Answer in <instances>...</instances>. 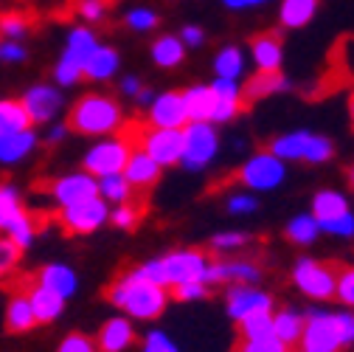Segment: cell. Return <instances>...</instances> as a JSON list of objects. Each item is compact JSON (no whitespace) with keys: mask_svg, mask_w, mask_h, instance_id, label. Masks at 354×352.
Instances as JSON below:
<instances>
[{"mask_svg":"<svg viewBox=\"0 0 354 352\" xmlns=\"http://www.w3.org/2000/svg\"><path fill=\"white\" fill-rule=\"evenodd\" d=\"M107 299L118 307V310H124L127 316L149 322V319H158L166 310L169 288L144 279L136 268H132V271H124V274L115 276V282L107 288Z\"/></svg>","mask_w":354,"mask_h":352,"instance_id":"obj_1","label":"cell"},{"mask_svg":"<svg viewBox=\"0 0 354 352\" xmlns=\"http://www.w3.org/2000/svg\"><path fill=\"white\" fill-rule=\"evenodd\" d=\"M354 344V310H315L304 322L298 352H343Z\"/></svg>","mask_w":354,"mask_h":352,"instance_id":"obj_2","label":"cell"},{"mask_svg":"<svg viewBox=\"0 0 354 352\" xmlns=\"http://www.w3.org/2000/svg\"><path fill=\"white\" fill-rule=\"evenodd\" d=\"M124 124L121 105L107 94H84L68 110L65 127L79 136H110Z\"/></svg>","mask_w":354,"mask_h":352,"instance_id":"obj_3","label":"cell"},{"mask_svg":"<svg viewBox=\"0 0 354 352\" xmlns=\"http://www.w3.org/2000/svg\"><path fill=\"white\" fill-rule=\"evenodd\" d=\"M281 181H284V161L276 158L270 150H259L236 172L223 178V184H242L245 189H253V192L279 189Z\"/></svg>","mask_w":354,"mask_h":352,"instance_id":"obj_4","label":"cell"},{"mask_svg":"<svg viewBox=\"0 0 354 352\" xmlns=\"http://www.w3.org/2000/svg\"><path fill=\"white\" fill-rule=\"evenodd\" d=\"M268 150L281 161H306V164H326L335 155V144L326 136L306 133V130L276 136L268 144Z\"/></svg>","mask_w":354,"mask_h":352,"instance_id":"obj_5","label":"cell"},{"mask_svg":"<svg viewBox=\"0 0 354 352\" xmlns=\"http://www.w3.org/2000/svg\"><path fill=\"white\" fill-rule=\"evenodd\" d=\"M292 282L295 288L315 299V301H326V299H335V290H337V274L329 262H321L315 256H301L295 265H292Z\"/></svg>","mask_w":354,"mask_h":352,"instance_id":"obj_6","label":"cell"},{"mask_svg":"<svg viewBox=\"0 0 354 352\" xmlns=\"http://www.w3.org/2000/svg\"><path fill=\"white\" fill-rule=\"evenodd\" d=\"M107 217H110V211H107V200L102 195L91 197V200H82V203H73V206H62L54 214V220L62 226V231L71 234V237L93 234L96 229L104 226Z\"/></svg>","mask_w":354,"mask_h":352,"instance_id":"obj_7","label":"cell"},{"mask_svg":"<svg viewBox=\"0 0 354 352\" xmlns=\"http://www.w3.org/2000/svg\"><path fill=\"white\" fill-rule=\"evenodd\" d=\"M96 49V34L91 28H73L68 37V46L54 68V79L59 85H76L82 79V68L87 62V57Z\"/></svg>","mask_w":354,"mask_h":352,"instance_id":"obj_8","label":"cell"},{"mask_svg":"<svg viewBox=\"0 0 354 352\" xmlns=\"http://www.w3.org/2000/svg\"><path fill=\"white\" fill-rule=\"evenodd\" d=\"M132 150H136V147L129 144V139H124L121 133H115V139L96 144L91 152L84 155L82 169H84V172H91L93 178L121 175V172H124V166H127V161H129V155H132Z\"/></svg>","mask_w":354,"mask_h":352,"instance_id":"obj_9","label":"cell"},{"mask_svg":"<svg viewBox=\"0 0 354 352\" xmlns=\"http://www.w3.org/2000/svg\"><path fill=\"white\" fill-rule=\"evenodd\" d=\"M34 189L51 195L54 203L62 209V206H73V203H82V200L99 197V178H93L91 172L82 169V172H73V175H62V178L46 181V184H37Z\"/></svg>","mask_w":354,"mask_h":352,"instance_id":"obj_10","label":"cell"},{"mask_svg":"<svg viewBox=\"0 0 354 352\" xmlns=\"http://www.w3.org/2000/svg\"><path fill=\"white\" fill-rule=\"evenodd\" d=\"M160 262H163V274H166V288H174V285H186V282H205L211 256L200 248H183V251L166 254Z\"/></svg>","mask_w":354,"mask_h":352,"instance_id":"obj_11","label":"cell"},{"mask_svg":"<svg viewBox=\"0 0 354 352\" xmlns=\"http://www.w3.org/2000/svg\"><path fill=\"white\" fill-rule=\"evenodd\" d=\"M219 139L211 121H189L183 127V166L186 169H203L216 155Z\"/></svg>","mask_w":354,"mask_h":352,"instance_id":"obj_12","label":"cell"},{"mask_svg":"<svg viewBox=\"0 0 354 352\" xmlns=\"http://www.w3.org/2000/svg\"><path fill=\"white\" fill-rule=\"evenodd\" d=\"M138 150H144L160 166H174L183 161V130H166V127H144Z\"/></svg>","mask_w":354,"mask_h":352,"instance_id":"obj_13","label":"cell"},{"mask_svg":"<svg viewBox=\"0 0 354 352\" xmlns=\"http://www.w3.org/2000/svg\"><path fill=\"white\" fill-rule=\"evenodd\" d=\"M225 307H228V316L239 324L256 313H273V296L259 290L256 285H231L228 296H225Z\"/></svg>","mask_w":354,"mask_h":352,"instance_id":"obj_14","label":"cell"},{"mask_svg":"<svg viewBox=\"0 0 354 352\" xmlns=\"http://www.w3.org/2000/svg\"><path fill=\"white\" fill-rule=\"evenodd\" d=\"M261 268L253 259H211L205 271V285H259Z\"/></svg>","mask_w":354,"mask_h":352,"instance_id":"obj_15","label":"cell"},{"mask_svg":"<svg viewBox=\"0 0 354 352\" xmlns=\"http://www.w3.org/2000/svg\"><path fill=\"white\" fill-rule=\"evenodd\" d=\"M149 127H166V130H183L189 124V113L183 105V94L180 91H166L158 99H152L149 105V116H147Z\"/></svg>","mask_w":354,"mask_h":352,"instance_id":"obj_16","label":"cell"},{"mask_svg":"<svg viewBox=\"0 0 354 352\" xmlns=\"http://www.w3.org/2000/svg\"><path fill=\"white\" fill-rule=\"evenodd\" d=\"M214 94V113H211V124H225L231 118L239 116V110L245 107L242 99V87L236 85V79H219L211 85Z\"/></svg>","mask_w":354,"mask_h":352,"instance_id":"obj_17","label":"cell"},{"mask_svg":"<svg viewBox=\"0 0 354 352\" xmlns=\"http://www.w3.org/2000/svg\"><path fill=\"white\" fill-rule=\"evenodd\" d=\"M23 102H26V110H28L34 124H46V121H51L59 113L62 94L57 91V87H51V85H34L31 91L23 96Z\"/></svg>","mask_w":354,"mask_h":352,"instance_id":"obj_18","label":"cell"},{"mask_svg":"<svg viewBox=\"0 0 354 352\" xmlns=\"http://www.w3.org/2000/svg\"><path fill=\"white\" fill-rule=\"evenodd\" d=\"M160 172H163V166L158 161H152L144 150H132V155H129V161H127V166H124L121 175L138 192H149L160 181Z\"/></svg>","mask_w":354,"mask_h":352,"instance_id":"obj_19","label":"cell"},{"mask_svg":"<svg viewBox=\"0 0 354 352\" xmlns=\"http://www.w3.org/2000/svg\"><path fill=\"white\" fill-rule=\"evenodd\" d=\"M250 54L259 71H281L284 49H281V37L279 31H261L250 39Z\"/></svg>","mask_w":354,"mask_h":352,"instance_id":"obj_20","label":"cell"},{"mask_svg":"<svg viewBox=\"0 0 354 352\" xmlns=\"http://www.w3.org/2000/svg\"><path fill=\"white\" fill-rule=\"evenodd\" d=\"M31 307H34V316L39 324H51L62 316V307H65V299L54 290H48L46 285H39L37 279L28 282V290H26Z\"/></svg>","mask_w":354,"mask_h":352,"instance_id":"obj_21","label":"cell"},{"mask_svg":"<svg viewBox=\"0 0 354 352\" xmlns=\"http://www.w3.org/2000/svg\"><path fill=\"white\" fill-rule=\"evenodd\" d=\"M136 341V330H132V322L129 319H110L102 324L99 335H96V346L99 352H124L127 346H132Z\"/></svg>","mask_w":354,"mask_h":352,"instance_id":"obj_22","label":"cell"},{"mask_svg":"<svg viewBox=\"0 0 354 352\" xmlns=\"http://www.w3.org/2000/svg\"><path fill=\"white\" fill-rule=\"evenodd\" d=\"M287 91V79L281 76V71H256L248 85L242 87V99L248 102H259V99H268L273 94Z\"/></svg>","mask_w":354,"mask_h":352,"instance_id":"obj_23","label":"cell"},{"mask_svg":"<svg viewBox=\"0 0 354 352\" xmlns=\"http://www.w3.org/2000/svg\"><path fill=\"white\" fill-rule=\"evenodd\" d=\"M34 279H37L39 285H46L48 290L59 293L62 299H71V296L76 293V285H79L73 268L59 265V262H54V265H46V268H39V274H37Z\"/></svg>","mask_w":354,"mask_h":352,"instance_id":"obj_24","label":"cell"},{"mask_svg":"<svg viewBox=\"0 0 354 352\" xmlns=\"http://www.w3.org/2000/svg\"><path fill=\"white\" fill-rule=\"evenodd\" d=\"M304 322L306 316L292 310V307H281L273 313V335L284 344V346H298L301 333H304Z\"/></svg>","mask_w":354,"mask_h":352,"instance_id":"obj_25","label":"cell"},{"mask_svg":"<svg viewBox=\"0 0 354 352\" xmlns=\"http://www.w3.org/2000/svg\"><path fill=\"white\" fill-rule=\"evenodd\" d=\"M37 316H34V307L28 301L26 293H15L6 304V330L9 333H31L37 327Z\"/></svg>","mask_w":354,"mask_h":352,"instance_id":"obj_26","label":"cell"},{"mask_svg":"<svg viewBox=\"0 0 354 352\" xmlns=\"http://www.w3.org/2000/svg\"><path fill=\"white\" fill-rule=\"evenodd\" d=\"M31 116L23 99H0V136H12L31 130Z\"/></svg>","mask_w":354,"mask_h":352,"instance_id":"obj_27","label":"cell"},{"mask_svg":"<svg viewBox=\"0 0 354 352\" xmlns=\"http://www.w3.org/2000/svg\"><path fill=\"white\" fill-rule=\"evenodd\" d=\"M115 68H118V51L110 49V46H96L93 54L87 57L84 68H82V76L102 82V79H110L115 73Z\"/></svg>","mask_w":354,"mask_h":352,"instance_id":"obj_28","label":"cell"},{"mask_svg":"<svg viewBox=\"0 0 354 352\" xmlns=\"http://www.w3.org/2000/svg\"><path fill=\"white\" fill-rule=\"evenodd\" d=\"M318 6H321V0H281L279 20L284 28H304L315 17Z\"/></svg>","mask_w":354,"mask_h":352,"instance_id":"obj_29","label":"cell"},{"mask_svg":"<svg viewBox=\"0 0 354 352\" xmlns=\"http://www.w3.org/2000/svg\"><path fill=\"white\" fill-rule=\"evenodd\" d=\"M183 105H186L189 121H211V113H214L211 85H194L189 91H183Z\"/></svg>","mask_w":354,"mask_h":352,"instance_id":"obj_30","label":"cell"},{"mask_svg":"<svg viewBox=\"0 0 354 352\" xmlns=\"http://www.w3.org/2000/svg\"><path fill=\"white\" fill-rule=\"evenodd\" d=\"M99 195L107 200V203H132L138 197H147V192H138L132 186L124 175H107V178H99Z\"/></svg>","mask_w":354,"mask_h":352,"instance_id":"obj_31","label":"cell"},{"mask_svg":"<svg viewBox=\"0 0 354 352\" xmlns=\"http://www.w3.org/2000/svg\"><path fill=\"white\" fill-rule=\"evenodd\" d=\"M351 211L348 209V200L346 195L335 192V189H321L315 197H313V217L318 220V223H326V220H335L340 214Z\"/></svg>","mask_w":354,"mask_h":352,"instance_id":"obj_32","label":"cell"},{"mask_svg":"<svg viewBox=\"0 0 354 352\" xmlns=\"http://www.w3.org/2000/svg\"><path fill=\"white\" fill-rule=\"evenodd\" d=\"M152 60L160 65V68H174L186 60V46L180 37H171V34H163L152 42Z\"/></svg>","mask_w":354,"mask_h":352,"instance_id":"obj_33","label":"cell"},{"mask_svg":"<svg viewBox=\"0 0 354 352\" xmlns=\"http://www.w3.org/2000/svg\"><path fill=\"white\" fill-rule=\"evenodd\" d=\"M34 147H37L34 130H23V133H12V136H0V161L15 164V161L26 158Z\"/></svg>","mask_w":354,"mask_h":352,"instance_id":"obj_34","label":"cell"},{"mask_svg":"<svg viewBox=\"0 0 354 352\" xmlns=\"http://www.w3.org/2000/svg\"><path fill=\"white\" fill-rule=\"evenodd\" d=\"M284 237L292 245H313L321 237V226H318V220L313 214H298V217H292L287 223Z\"/></svg>","mask_w":354,"mask_h":352,"instance_id":"obj_35","label":"cell"},{"mask_svg":"<svg viewBox=\"0 0 354 352\" xmlns=\"http://www.w3.org/2000/svg\"><path fill=\"white\" fill-rule=\"evenodd\" d=\"M23 211H26V206L20 203L17 189L9 184H0V231H6Z\"/></svg>","mask_w":354,"mask_h":352,"instance_id":"obj_36","label":"cell"},{"mask_svg":"<svg viewBox=\"0 0 354 352\" xmlns=\"http://www.w3.org/2000/svg\"><path fill=\"white\" fill-rule=\"evenodd\" d=\"M239 327V341H261V338H273V313H256Z\"/></svg>","mask_w":354,"mask_h":352,"instance_id":"obj_37","label":"cell"},{"mask_svg":"<svg viewBox=\"0 0 354 352\" xmlns=\"http://www.w3.org/2000/svg\"><path fill=\"white\" fill-rule=\"evenodd\" d=\"M242 68H245V57H242V51L236 46L223 49L214 60V71H216L219 79H236L242 73Z\"/></svg>","mask_w":354,"mask_h":352,"instance_id":"obj_38","label":"cell"},{"mask_svg":"<svg viewBox=\"0 0 354 352\" xmlns=\"http://www.w3.org/2000/svg\"><path fill=\"white\" fill-rule=\"evenodd\" d=\"M147 211V197H138V200H132V203H121L115 211H113V226L115 229H136L141 223V217Z\"/></svg>","mask_w":354,"mask_h":352,"instance_id":"obj_39","label":"cell"},{"mask_svg":"<svg viewBox=\"0 0 354 352\" xmlns=\"http://www.w3.org/2000/svg\"><path fill=\"white\" fill-rule=\"evenodd\" d=\"M28 31H31V17H26L23 12L0 15V34H6L9 39H20Z\"/></svg>","mask_w":354,"mask_h":352,"instance_id":"obj_40","label":"cell"},{"mask_svg":"<svg viewBox=\"0 0 354 352\" xmlns=\"http://www.w3.org/2000/svg\"><path fill=\"white\" fill-rule=\"evenodd\" d=\"M318 226H321V231H326V234H332V237L351 240V237H354V214L346 211V214H340V217H335V220H326V223H318Z\"/></svg>","mask_w":354,"mask_h":352,"instance_id":"obj_41","label":"cell"},{"mask_svg":"<svg viewBox=\"0 0 354 352\" xmlns=\"http://www.w3.org/2000/svg\"><path fill=\"white\" fill-rule=\"evenodd\" d=\"M250 243V234H242V231H225V234H216L211 237V251L216 254H225V251H236L242 245Z\"/></svg>","mask_w":354,"mask_h":352,"instance_id":"obj_42","label":"cell"},{"mask_svg":"<svg viewBox=\"0 0 354 352\" xmlns=\"http://www.w3.org/2000/svg\"><path fill=\"white\" fill-rule=\"evenodd\" d=\"M335 296L340 299V304L346 307V310H354V265L351 268H343L337 274V290Z\"/></svg>","mask_w":354,"mask_h":352,"instance_id":"obj_43","label":"cell"},{"mask_svg":"<svg viewBox=\"0 0 354 352\" xmlns=\"http://www.w3.org/2000/svg\"><path fill=\"white\" fill-rule=\"evenodd\" d=\"M169 290H171L169 296L177 299V301H197V299L208 296V285L205 282H186V285H174Z\"/></svg>","mask_w":354,"mask_h":352,"instance_id":"obj_44","label":"cell"},{"mask_svg":"<svg viewBox=\"0 0 354 352\" xmlns=\"http://www.w3.org/2000/svg\"><path fill=\"white\" fill-rule=\"evenodd\" d=\"M57 352H99V346H96V338H87V335H82V333H71V335L59 344Z\"/></svg>","mask_w":354,"mask_h":352,"instance_id":"obj_45","label":"cell"},{"mask_svg":"<svg viewBox=\"0 0 354 352\" xmlns=\"http://www.w3.org/2000/svg\"><path fill=\"white\" fill-rule=\"evenodd\" d=\"M236 352H290V346H284L273 335V338H261V341H239Z\"/></svg>","mask_w":354,"mask_h":352,"instance_id":"obj_46","label":"cell"},{"mask_svg":"<svg viewBox=\"0 0 354 352\" xmlns=\"http://www.w3.org/2000/svg\"><path fill=\"white\" fill-rule=\"evenodd\" d=\"M110 3L113 0H79V15L84 17V20H91V23H96V20H102L104 15H107V9H110Z\"/></svg>","mask_w":354,"mask_h":352,"instance_id":"obj_47","label":"cell"},{"mask_svg":"<svg viewBox=\"0 0 354 352\" xmlns=\"http://www.w3.org/2000/svg\"><path fill=\"white\" fill-rule=\"evenodd\" d=\"M158 23H160V17H158L155 12H149V9H132V12L127 15V26H129V28H138V31L155 28Z\"/></svg>","mask_w":354,"mask_h":352,"instance_id":"obj_48","label":"cell"},{"mask_svg":"<svg viewBox=\"0 0 354 352\" xmlns=\"http://www.w3.org/2000/svg\"><path fill=\"white\" fill-rule=\"evenodd\" d=\"M20 254H23V251H20L9 237H0V271H3V274L12 271V268L17 265Z\"/></svg>","mask_w":354,"mask_h":352,"instance_id":"obj_49","label":"cell"},{"mask_svg":"<svg viewBox=\"0 0 354 352\" xmlns=\"http://www.w3.org/2000/svg\"><path fill=\"white\" fill-rule=\"evenodd\" d=\"M141 352H180L174 344H171V338L166 335V333H160V330H152L149 335H147V341H144V349Z\"/></svg>","mask_w":354,"mask_h":352,"instance_id":"obj_50","label":"cell"},{"mask_svg":"<svg viewBox=\"0 0 354 352\" xmlns=\"http://www.w3.org/2000/svg\"><path fill=\"white\" fill-rule=\"evenodd\" d=\"M144 279L155 282V285H163L166 288V274H163V262L160 259H149V262H141V265L136 268Z\"/></svg>","mask_w":354,"mask_h":352,"instance_id":"obj_51","label":"cell"},{"mask_svg":"<svg viewBox=\"0 0 354 352\" xmlns=\"http://www.w3.org/2000/svg\"><path fill=\"white\" fill-rule=\"evenodd\" d=\"M256 209H259V203H256L253 195H234V197L228 200V211H231V214H250V211H256Z\"/></svg>","mask_w":354,"mask_h":352,"instance_id":"obj_52","label":"cell"},{"mask_svg":"<svg viewBox=\"0 0 354 352\" xmlns=\"http://www.w3.org/2000/svg\"><path fill=\"white\" fill-rule=\"evenodd\" d=\"M180 39H183V46H203L205 34H203V28H197V26H186V28L180 31Z\"/></svg>","mask_w":354,"mask_h":352,"instance_id":"obj_53","label":"cell"},{"mask_svg":"<svg viewBox=\"0 0 354 352\" xmlns=\"http://www.w3.org/2000/svg\"><path fill=\"white\" fill-rule=\"evenodd\" d=\"M0 57L9 60V62H17V60H26V49L15 46V42H9V46H0Z\"/></svg>","mask_w":354,"mask_h":352,"instance_id":"obj_54","label":"cell"},{"mask_svg":"<svg viewBox=\"0 0 354 352\" xmlns=\"http://www.w3.org/2000/svg\"><path fill=\"white\" fill-rule=\"evenodd\" d=\"M121 87H124L127 94H138V91H141V82H138L136 76H127V79L121 82Z\"/></svg>","mask_w":354,"mask_h":352,"instance_id":"obj_55","label":"cell"},{"mask_svg":"<svg viewBox=\"0 0 354 352\" xmlns=\"http://www.w3.org/2000/svg\"><path fill=\"white\" fill-rule=\"evenodd\" d=\"M228 9H245V6H253V0H223Z\"/></svg>","mask_w":354,"mask_h":352,"instance_id":"obj_56","label":"cell"},{"mask_svg":"<svg viewBox=\"0 0 354 352\" xmlns=\"http://www.w3.org/2000/svg\"><path fill=\"white\" fill-rule=\"evenodd\" d=\"M348 121H351V130H354V94L348 99Z\"/></svg>","mask_w":354,"mask_h":352,"instance_id":"obj_57","label":"cell"},{"mask_svg":"<svg viewBox=\"0 0 354 352\" xmlns=\"http://www.w3.org/2000/svg\"><path fill=\"white\" fill-rule=\"evenodd\" d=\"M348 186H351V189H354V166H351V169H348Z\"/></svg>","mask_w":354,"mask_h":352,"instance_id":"obj_58","label":"cell"},{"mask_svg":"<svg viewBox=\"0 0 354 352\" xmlns=\"http://www.w3.org/2000/svg\"><path fill=\"white\" fill-rule=\"evenodd\" d=\"M0 279H3V271H0Z\"/></svg>","mask_w":354,"mask_h":352,"instance_id":"obj_59","label":"cell"},{"mask_svg":"<svg viewBox=\"0 0 354 352\" xmlns=\"http://www.w3.org/2000/svg\"><path fill=\"white\" fill-rule=\"evenodd\" d=\"M253 3H261V0H253Z\"/></svg>","mask_w":354,"mask_h":352,"instance_id":"obj_60","label":"cell"}]
</instances>
